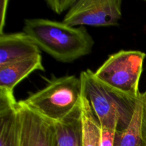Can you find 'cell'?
<instances>
[{"label": "cell", "instance_id": "obj_1", "mask_svg": "<svg viewBox=\"0 0 146 146\" xmlns=\"http://www.w3.org/2000/svg\"><path fill=\"white\" fill-rule=\"evenodd\" d=\"M23 31L40 49L62 63H71L88 55L94 45L92 36L85 27H72L63 21L27 19Z\"/></svg>", "mask_w": 146, "mask_h": 146}, {"label": "cell", "instance_id": "obj_2", "mask_svg": "<svg viewBox=\"0 0 146 146\" xmlns=\"http://www.w3.org/2000/svg\"><path fill=\"white\" fill-rule=\"evenodd\" d=\"M79 78L82 95L89 103L100 125L114 128L118 132L126 129L132 121L141 96L134 98L112 88L89 69L82 71Z\"/></svg>", "mask_w": 146, "mask_h": 146}, {"label": "cell", "instance_id": "obj_3", "mask_svg": "<svg viewBox=\"0 0 146 146\" xmlns=\"http://www.w3.org/2000/svg\"><path fill=\"white\" fill-rule=\"evenodd\" d=\"M81 96L80 78L74 75L64 76L51 79L44 88L21 101L44 118L58 122L80 108Z\"/></svg>", "mask_w": 146, "mask_h": 146}, {"label": "cell", "instance_id": "obj_4", "mask_svg": "<svg viewBox=\"0 0 146 146\" xmlns=\"http://www.w3.org/2000/svg\"><path fill=\"white\" fill-rule=\"evenodd\" d=\"M146 57L137 50H121L111 54L94 72L96 76L112 88L139 98V81Z\"/></svg>", "mask_w": 146, "mask_h": 146}, {"label": "cell", "instance_id": "obj_5", "mask_svg": "<svg viewBox=\"0 0 146 146\" xmlns=\"http://www.w3.org/2000/svg\"><path fill=\"white\" fill-rule=\"evenodd\" d=\"M122 17L121 0H76L63 22L72 27H112Z\"/></svg>", "mask_w": 146, "mask_h": 146}, {"label": "cell", "instance_id": "obj_6", "mask_svg": "<svg viewBox=\"0 0 146 146\" xmlns=\"http://www.w3.org/2000/svg\"><path fill=\"white\" fill-rule=\"evenodd\" d=\"M19 123V146H55L54 122L32 111L21 101L17 105Z\"/></svg>", "mask_w": 146, "mask_h": 146}, {"label": "cell", "instance_id": "obj_7", "mask_svg": "<svg viewBox=\"0 0 146 146\" xmlns=\"http://www.w3.org/2000/svg\"><path fill=\"white\" fill-rule=\"evenodd\" d=\"M39 47L24 31L0 34V66L41 55Z\"/></svg>", "mask_w": 146, "mask_h": 146}, {"label": "cell", "instance_id": "obj_8", "mask_svg": "<svg viewBox=\"0 0 146 146\" xmlns=\"http://www.w3.org/2000/svg\"><path fill=\"white\" fill-rule=\"evenodd\" d=\"M17 105L13 91L0 88V146H19Z\"/></svg>", "mask_w": 146, "mask_h": 146}, {"label": "cell", "instance_id": "obj_9", "mask_svg": "<svg viewBox=\"0 0 146 146\" xmlns=\"http://www.w3.org/2000/svg\"><path fill=\"white\" fill-rule=\"evenodd\" d=\"M35 71H45L41 55L0 66V88L13 91L19 83Z\"/></svg>", "mask_w": 146, "mask_h": 146}, {"label": "cell", "instance_id": "obj_10", "mask_svg": "<svg viewBox=\"0 0 146 146\" xmlns=\"http://www.w3.org/2000/svg\"><path fill=\"white\" fill-rule=\"evenodd\" d=\"M55 146H82V122L81 106L62 121L54 122Z\"/></svg>", "mask_w": 146, "mask_h": 146}, {"label": "cell", "instance_id": "obj_11", "mask_svg": "<svg viewBox=\"0 0 146 146\" xmlns=\"http://www.w3.org/2000/svg\"><path fill=\"white\" fill-rule=\"evenodd\" d=\"M82 146H100L101 125L86 98L81 96Z\"/></svg>", "mask_w": 146, "mask_h": 146}, {"label": "cell", "instance_id": "obj_12", "mask_svg": "<svg viewBox=\"0 0 146 146\" xmlns=\"http://www.w3.org/2000/svg\"><path fill=\"white\" fill-rule=\"evenodd\" d=\"M141 97L129 126L121 132L116 131L113 146H146L141 131Z\"/></svg>", "mask_w": 146, "mask_h": 146}, {"label": "cell", "instance_id": "obj_13", "mask_svg": "<svg viewBox=\"0 0 146 146\" xmlns=\"http://www.w3.org/2000/svg\"><path fill=\"white\" fill-rule=\"evenodd\" d=\"M76 0H46V4L54 12L61 14L64 11H68Z\"/></svg>", "mask_w": 146, "mask_h": 146}, {"label": "cell", "instance_id": "obj_14", "mask_svg": "<svg viewBox=\"0 0 146 146\" xmlns=\"http://www.w3.org/2000/svg\"><path fill=\"white\" fill-rule=\"evenodd\" d=\"M116 131L114 128L101 126L100 146H113Z\"/></svg>", "mask_w": 146, "mask_h": 146}, {"label": "cell", "instance_id": "obj_15", "mask_svg": "<svg viewBox=\"0 0 146 146\" xmlns=\"http://www.w3.org/2000/svg\"><path fill=\"white\" fill-rule=\"evenodd\" d=\"M141 131L146 142V91L141 93Z\"/></svg>", "mask_w": 146, "mask_h": 146}, {"label": "cell", "instance_id": "obj_16", "mask_svg": "<svg viewBox=\"0 0 146 146\" xmlns=\"http://www.w3.org/2000/svg\"><path fill=\"white\" fill-rule=\"evenodd\" d=\"M8 0H1L0 3V34L4 33V27L6 22V14L8 7Z\"/></svg>", "mask_w": 146, "mask_h": 146}]
</instances>
